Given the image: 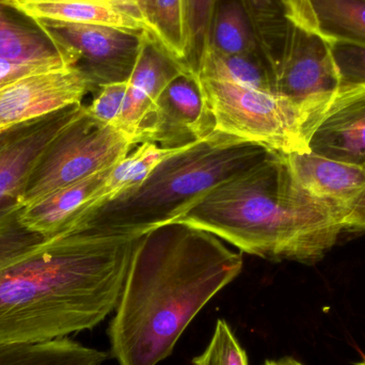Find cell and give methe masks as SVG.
Instances as JSON below:
<instances>
[{
  "mask_svg": "<svg viewBox=\"0 0 365 365\" xmlns=\"http://www.w3.org/2000/svg\"><path fill=\"white\" fill-rule=\"evenodd\" d=\"M219 0H190L191 38L192 58L191 68L195 70L200 53L210 43V28Z\"/></svg>",
  "mask_w": 365,
  "mask_h": 365,
  "instance_id": "cell-27",
  "label": "cell"
},
{
  "mask_svg": "<svg viewBox=\"0 0 365 365\" xmlns=\"http://www.w3.org/2000/svg\"><path fill=\"white\" fill-rule=\"evenodd\" d=\"M191 365H249L248 356L225 319H218L207 347Z\"/></svg>",
  "mask_w": 365,
  "mask_h": 365,
  "instance_id": "cell-24",
  "label": "cell"
},
{
  "mask_svg": "<svg viewBox=\"0 0 365 365\" xmlns=\"http://www.w3.org/2000/svg\"><path fill=\"white\" fill-rule=\"evenodd\" d=\"M105 351L63 338L43 343H0V365H103Z\"/></svg>",
  "mask_w": 365,
  "mask_h": 365,
  "instance_id": "cell-20",
  "label": "cell"
},
{
  "mask_svg": "<svg viewBox=\"0 0 365 365\" xmlns=\"http://www.w3.org/2000/svg\"><path fill=\"white\" fill-rule=\"evenodd\" d=\"M186 147L165 149L155 143H141L132 154L115 165L107 175L103 195L104 203L143 184L160 163Z\"/></svg>",
  "mask_w": 365,
  "mask_h": 365,
  "instance_id": "cell-22",
  "label": "cell"
},
{
  "mask_svg": "<svg viewBox=\"0 0 365 365\" xmlns=\"http://www.w3.org/2000/svg\"><path fill=\"white\" fill-rule=\"evenodd\" d=\"M182 73L187 72L181 64L145 38L128 79V91L115 130L135 145L140 143L143 126L153 113L163 92Z\"/></svg>",
  "mask_w": 365,
  "mask_h": 365,
  "instance_id": "cell-12",
  "label": "cell"
},
{
  "mask_svg": "<svg viewBox=\"0 0 365 365\" xmlns=\"http://www.w3.org/2000/svg\"><path fill=\"white\" fill-rule=\"evenodd\" d=\"M210 44L222 55H249L257 51L250 19L242 4L232 0L217 8Z\"/></svg>",
  "mask_w": 365,
  "mask_h": 365,
  "instance_id": "cell-23",
  "label": "cell"
},
{
  "mask_svg": "<svg viewBox=\"0 0 365 365\" xmlns=\"http://www.w3.org/2000/svg\"><path fill=\"white\" fill-rule=\"evenodd\" d=\"M138 237H96L76 222L44 235L0 215V343L92 330L115 312Z\"/></svg>",
  "mask_w": 365,
  "mask_h": 365,
  "instance_id": "cell-1",
  "label": "cell"
},
{
  "mask_svg": "<svg viewBox=\"0 0 365 365\" xmlns=\"http://www.w3.org/2000/svg\"><path fill=\"white\" fill-rule=\"evenodd\" d=\"M269 149L212 132L160 163L136 188L75 217L96 237H139L175 222L204 195L261 162Z\"/></svg>",
  "mask_w": 365,
  "mask_h": 365,
  "instance_id": "cell-4",
  "label": "cell"
},
{
  "mask_svg": "<svg viewBox=\"0 0 365 365\" xmlns=\"http://www.w3.org/2000/svg\"><path fill=\"white\" fill-rule=\"evenodd\" d=\"M281 361H282L283 365H304L300 364L299 361H297V360H295L294 358L291 357L282 358Z\"/></svg>",
  "mask_w": 365,
  "mask_h": 365,
  "instance_id": "cell-30",
  "label": "cell"
},
{
  "mask_svg": "<svg viewBox=\"0 0 365 365\" xmlns=\"http://www.w3.org/2000/svg\"><path fill=\"white\" fill-rule=\"evenodd\" d=\"M259 24V49L272 71L277 93L319 124L340 88L329 43L281 14Z\"/></svg>",
  "mask_w": 365,
  "mask_h": 365,
  "instance_id": "cell-6",
  "label": "cell"
},
{
  "mask_svg": "<svg viewBox=\"0 0 365 365\" xmlns=\"http://www.w3.org/2000/svg\"><path fill=\"white\" fill-rule=\"evenodd\" d=\"M93 91L78 66L23 77L0 90V132L71 105L81 104Z\"/></svg>",
  "mask_w": 365,
  "mask_h": 365,
  "instance_id": "cell-10",
  "label": "cell"
},
{
  "mask_svg": "<svg viewBox=\"0 0 365 365\" xmlns=\"http://www.w3.org/2000/svg\"><path fill=\"white\" fill-rule=\"evenodd\" d=\"M263 365H283V364L281 360H278V361H276V360H266Z\"/></svg>",
  "mask_w": 365,
  "mask_h": 365,
  "instance_id": "cell-31",
  "label": "cell"
},
{
  "mask_svg": "<svg viewBox=\"0 0 365 365\" xmlns=\"http://www.w3.org/2000/svg\"><path fill=\"white\" fill-rule=\"evenodd\" d=\"M190 0H145V12L154 42L171 59L191 73Z\"/></svg>",
  "mask_w": 365,
  "mask_h": 365,
  "instance_id": "cell-19",
  "label": "cell"
},
{
  "mask_svg": "<svg viewBox=\"0 0 365 365\" xmlns=\"http://www.w3.org/2000/svg\"><path fill=\"white\" fill-rule=\"evenodd\" d=\"M343 229L351 233H365V189L344 210Z\"/></svg>",
  "mask_w": 365,
  "mask_h": 365,
  "instance_id": "cell-28",
  "label": "cell"
},
{
  "mask_svg": "<svg viewBox=\"0 0 365 365\" xmlns=\"http://www.w3.org/2000/svg\"><path fill=\"white\" fill-rule=\"evenodd\" d=\"M283 16L329 44L365 46V0H280Z\"/></svg>",
  "mask_w": 365,
  "mask_h": 365,
  "instance_id": "cell-16",
  "label": "cell"
},
{
  "mask_svg": "<svg viewBox=\"0 0 365 365\" xmlns=\"http://www.w3.org/2000/svg\"><path fill=\"white\" fill-rule=\"evenodd\" d=\"M0 59L49 68L78 66L79 57L58 42L36 19L0 0Z\"/></svg>",
  "mask_w": 365,
  "mask_h": 365,
  "instance_id": "cell-15",
  "label": "cell"
},
{
  "mask_svg": "<svg viewBox=\"0 0 365 365\" xmlns=\"http://www.w3.org/2000/svg\"><path fill=\"white\" fill-rule=\"evenodd\" d=\"M298 182L315 197L343 210L365 189V168L308 153L287 154Z\"/></svg>",
  "mask_w": 365,
  "mask_h": 365,
  "instance_id": "cell-18",
  "label": "cell"
},
{
  "mask_svg": "<svg viewBox=\"0 0 365 365\" xmlns=\"http://www.w3.org/2000/svg\"><path fill=\"white\" fill-rule=\"evenodd\" d=\"M0 90H1V89H0Z\"/></svg>",
  "mask_w": 365,
  "mask_h": 365,
  "instance_id": "cell-33",
  "label": "cell"
},
{
  "mask_svg": "<svg viewBox=\"0 0 365 365\" xmlns=\"http://www.w3.org/2000/svg\"><path fill=\"white\" fill-rule=\"evenodd\" d=\"M83 105H71L0 132V210L19 204L41 156Z\"/></svg>",
  "mask_w": 365,
  "mask_h": 365,
  "instance_id": "cell-9",
  "label": "cell"
},
{
  "mask_svg": "<svg viewBox=\"0 0 365 365\" xmlns=\"http://www.w3.org/2000/svg\"><path fill=\"white\" fill-rule=\"evenodd\" d=\"M249 6H252L257 17L267 16L281 12L280 0H247Z\"/></svg>",
  "mask_w": 365,
  "mask_h": 365,
  "instance_id": "cell-29",
  "label": "cell"
},
{
  "mask_svg": "<svg viewBox=\"0 0 365 365\" xmlns=\"http://www.w3.org/2000/svg\"><path fill=\"white\" fill-rule=\"evenodd\" d=\"M330 47L338 71L339 90L365 87V46L334 43Z\"/></svg>",
  "mask_w": 365,
  "mask_h": 365,
  "instance_id": "cell-25",
  "label": "cell"
},
{
  "mask_svg": "<svg viewBox=\"0 0 365 365\" xmlns=\"http://www.w3.org/2000/svg\"><path fill=\"white\" fill-rule=\"evenodd\" d=\"M113 167L68 185L47 197L21 207V223L31 231L48 235L73 218L104 203V185Z\"/></svg>",
  "mask_w": 365,
  "mask_h": 365,
  "instance_id": "cell-17",
  "label": "cell"
},
{
  "mask_svg": "<svg viewBox=\"0 0 365 365\" xmlns=\"http://www.w3.org/2000/svg\"><path fill=\"white\" fill-rule=\"evenodd\" d=\"M32 19L90 24L115 28L148 38L153 31L145 12V0H8ZM156 45V44H155Z\"/></svg>",
  "mask_w": 365,
  "mask_h": 365,
  "instance_id": "cell-13",
  "label": "cell"
},
{
  "mask_svg": "<svg viewBox=\"0 0 365 365\" xmlns=\"http://www.w3.org/2000/svg\"><path fill=\"white\" fill-rule=\"evenodd\" d=\"M356 365H365V356L364 358H362L361 361L358 362V364H356Z\"/></svg>",
  "mask_w": 365,
  "mask_h": 365,
  "instance_id": "cell-32",
  "label": "cell"
},
{
  "mask_svg": "<svg viewBox=\"0 0 365 365\" xmlns=\"http://www.w3.org/2000/svg\"><path fill=\"white\" fill-rule=\"evenodd\" d=\"M201 89L191 73H182L163 92L141 132L140 145L152 143L178 149L197 143L214 132Z\"/></svg>",
  "mask_w": 365,
  "mask_h": 365,
  "instance_id": "cell-11",
  "label": "cell"
},
{
  "mask_svg": "<svg viewBox=\"0 0 365 365\" xmlns=\"http://www.w3.org/2000/svg\"><path fill=\"white\" fill-rule=\"evenodd\" d=\"M309 150L365 168V87L339 90L311 136Z\"/></svg>",
  "mask_w": 365,
  "mask_h": 365,
  "instance_id": "cell-14",
  "label": "cell"
},
{
  "mask_svg": "<svg viewBox=\"0 0 365 365\" xmlns=\"http://www.w3.org/2000/svg\"><path fill=\"white\" fill-rule=\"evenodd\" d=\"M343 218L342 207L298 182L287 154L270 150L261 162L204 195L177 222L210 232L247 255L315 265L344 232Z\"/></svg>",
  "mask_w": 365,
  "mask_h": 365,
  "instance_id": "cell-3",
  "label": "cell"
},
{
  "mask_svg": "<svg viewBox=\"0 0 365 365\" xmlns=\"http://www.w3.org/2000/svg\"><path fill=\"white\" fill-rule=\"evenodd\" d=\"M128 91V81L106 83L98 88L96 98L87 106L90 115L98 121L115 128Z\"/></svg>",
  "mask_w": 365,
  "mask_h": 365,
  "instance_id": "cell-26",
  "label": "cell"
},
{
  "mask_svg": "<svg viewBox=\"0 0 365 365\" xmlns=\"http://www.w3.org/2000/svg\"><path fill=\"white\" fill-rule=\"evenodd\" d=\"M192 73L200 76L230 79L245 87L277 93L274 76L262 53L222 55L207 43L200 53Z\"/></svg>",
  "mask_w": 365,
  "mask_h": 365,
  "instance_id": "cell-21",
  "label": "cell"
},
{
  "mask_svg": "<svg viewBox=\"0 0 365 365\" xmlns=\"http://www.w3.org/2000/svg\"><path fill=\"white\" fill-rule=\"evenodd\" d=\"M134 147L119 130L90 115L83 105L78 115L41 156L19 204L25 207L68 185L111 168Z\"/></svg>",
  "mask_w": 365,
  "mask_h": 365,
  "instance_id": "cell-7",
  "label": "cell"
},
{
  "mask_svg": "<svg viewBox=\"0 0 365 365\" xmlns=\"http://www.w3.org/2000/svg\"><path fill=\"white\" fill-rule=\"evenodd\" d=\"M38 21L58 42L78 55V66L87 75L93 91L106 83L130 78L145 38L107 26Z\"/></svg>",
  "mask_w": 365,
  "mask_h": 365,
  "instance_id": "cell-8",
  "label": "cell"
},
{
  "mask_svg": "<svg viewBox=\"0 0 365 365\" xmlns=\"http://www.w3.org/2000/svg\"><path fill=\"white\" fill-rule=\"evenodd\" d=\"M195 76L214 119V132L281 153H308L317 121L280 94L230 79Z\"/></svg>",
  "mask_w": 365,
  "mask_h": 365,
  "instance_id": "cell-5",
  "label": "cell"
},
{
  "mask_svg": "<svg viewBox=\"0 0 365 365\" xmlns=\"http://www.w3.org/2000/svg\"><path fill=\"white\" fill-rule=\"evenodd\" d=\"M244 261L210 232L184 222L137 238L107 334L119 365H158Z\"/></svg>",
  "mask_w": 365,
  "mask_h": 365,
  "instance_id": "cell-2",
  "label": "cell"
}]
</instances>
